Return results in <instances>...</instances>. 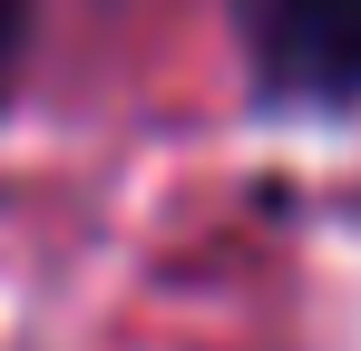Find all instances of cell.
<instances>
[{
  "mask_svg": "<svg viewBox=\"0 0 361 351\" xmlns=\"http://www.w3.org/2000/svg\"><path fill=\"white\" fill-rule=\"evenodd\" d=\"M244 39L274 98H361V0H244Z\"/></svg>",
  "mask_w": 361,
  "mask_h": 351,
  "instance_id": "obj_1",
  "label": "cell"
},
{
  "mask_svg": "<svg viewBox=\"0 0 361 351\" xmlns=\"http://www.w3.org/2000/svg\"><path fill=\"white\" fill-rule=\"evenodd\" d=\"M20 39H30V0H0V58L20 49Z\"/></svg>",
  "mask_w": 361,
  "mask_h": 351,
  "instance_id": "obj_2",
  "label": "cell"
}]
</instances>
